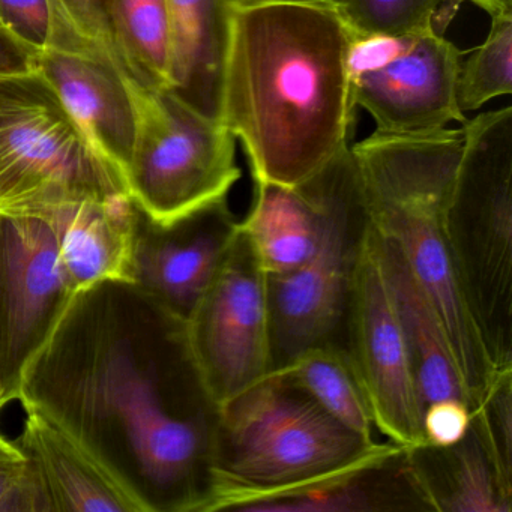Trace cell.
Returning a JSON list of instances; mask_svg holds the SVG:
<instances>
[{"mask_svg": "<svg viewBox=\"0 0 512 512\" xmlns=\"http://www.w3.org/2000/svg\"><path fill=\"white\" fill-rule=\"evenodd\" d=\"M404 448L353 433L277 371L217 409L202 512H257Z\"/></svg>", "mask_w": 512, "mask_h": 512, "instance_id": "277c9868", "label": "cell"}, {"mask_svg": "<svg viewBox=\"0 0 512 512\" xmlns=\"http://www.w3.org/2000/svg\"><path fill=\"white\" fill-rule=\"evenodd\" d=\"M0 410H2V406H0Z\"/></svg>", "mask_w": 512, "mask_h": 512, "instance_id": "1f68e13d", "label": "cell"}, {"mask_svg": "<svg viewBox=\"0 0 512 512\" xmlns=\"http://www.w3.org/2000/svg\"><path fill=\"white\" fill-rule=\"evenodd\" d=\"M0 512H47L34 470L16 440L0 431Z\"/></svg>", "mask_w": 512, "mask_h": 512, "instance_id": "4316f807", "label": "cell"}, {"mask_svg": "<svg viewBox=\"0 0 512 512\" xmlns=\"http://www.w3.org/2000/svg\"><path fill=\"white\" fill-rule=\"evenodd\" d=\"M62 50L91 53L128 77L119 56L110 0H50Z\"/></svg>", "mask_w": 512, "mask_h": 512, "instance_id": "cb8c5ba5", "label": "cell"}, {"mask_svg": "<svg viewBox=\"0 0 512 512\" xmlns=\"http://www.w3.org/2000/svg\"><path fill=\"white\" fill-rule=\"evenodd\" d=\"M319 173L298 187L254 184L250 212L239 221L268 277L289 274L316 250L320 235Z\"/></svg>", "mask_w": 512, "mask_h": 512, "instance_id": "d6986e66", "label": "cell"}, {"mask_svg": "<svg viewBox=\"0 0 512 512\" xmlns=\"http://www.w3.org/2000/svg\"><path fill=\"white\" fill-rule=\"evenodd\" d=\"M35 71L55 92L95 157L127 188L136 118L125 77L98 56L62 49L35 56Z\"/></svg>", "mask_w": 512, "mask_h": 512, "instance_id": "4fadbf2b", "label": "cell"}, {"mask_svg": "<svg viewBox=\"0 0 512 512\" xmlns=\"http://www.w3.org/2000/svg\"><path fill=\"white\" fill-rule=\"evenodd\" d=\"M473 412L466 401L440 400L427 404L422 413L425 445L445 446L460 442L472 424Z\"/></svg>", "mask_w": 512, "mask_h": 512, "instance_id": "83f0119b", "label": "cell"}, {"mask_svg": "<svg viewBox=\"0 0 512 512\" xmlns=\"http://www.w3.org/2000/svg\"><path fill=\"white\" fill-rule=\"evenodd\" d=\"M113 31L125 73L148 88H170L166 0H110Z\"/></svg>", "mask_w": 512, "mask_h": 512, "instance_id": "7402d4cb", "label": "cell"}, {"mask_svg": "<svg viewBox=\"0 0 512 512\" xmlns=\"http://www.w3.org/2000/svg\"><path fill=\"white\" fill-rule=\"evenodd\" d=\"M343 347L370 404L376 430L401 448L424 446V406L379 239L370 224L353 269Z\"/></svg>", "mask_w": 512, "mask_h": 512, "instance_id": "8fae6325", "label": "cell"}, {"mask_svg": "<svg viewBox=\"0 0 512 512\" xmlns=\"http://www.w3.org/2000/svg\"><path fill=\"white\" fill-rule=\"evenodd\" d=\"M445 0H337L335 10L350 34L403 35L433 25Z\"/></svg>", "mask_w": 512, "mask_h": 512, "instance_id": "d4e9b609", "label": "cell"}, {"mask_svg": "<svg viewBox=\"0 0 512 512\" xmlns=\"http://www.w3.org/2000/svg\"><path fill=\"white\" fill-rule=\"evenodd\" d=\"M25 419L16 439L40 485L46 511L148 512L140 497L52 416L20 403Z\"/></svg>", "mask_w": 512, "mask_h": 512, "instance_id": "2e32d148", "label": "cell"}, {"mask_svg": "<svg viewBox=\"0 0 512 512\" xmlns=\"http://www.w3.org/2000/svg\"><path fill=\"white\" fill-rule=\"evenodd\" d=\"M464 53L434 25L403 35L350 34V104L385 134L433 133L467 121L457 104Z\"/></svg>", "mask_w": 512, "mask_h": 512, "instance_id": "30bf717a", "label": "cell"}, {"mask_svg": "<svg viewBox=\"0 0 512 512\" xmlns=\"http://www.w3.org/2000/svg\"><path fill=\"white\" fill-rule=\"evenodd\" d=\"M31 217L52 229L73 295L97 284L137 283L142 214L127 191L64 200Z\"/></svg>", "mask_w": 512, "mask_h": 512, "instance_id": "5bb4252c", "label": "cell"}, {"mask_svg": "<svg viewBox=\"0 0 512 512\" xmlns=\"http://www.w3.org/2000/svg\"><path fill=\"white\" fill-rule=\"evenodd\" d=\"M467 2L481 8L488 16H494L503 11H512V0H467Z\"/></svg>", "mask_w": 512, "mask_h": 512, "instance_id": "4dcf8cb0", "label": "cell"}, {"mask_svg": "<svg viewBox=\"0 0 512 512\" xmlns=\"http://www.w3.org/2000/svg\"><path fill=\"white\" fill-rule=\"evenodd\" d=\"M404 460L425 509L512 511V472L500 463L473 418L460 442L445 448L424 445L404 449Z\"/></svg>", "mask_w": 512, "mask_h": 512, "instance_id": "e0dca14e", "label": "cell"}, {"mask_svg": "<svg viewBox=\"0 0 512 512\" xmlns=\"http://www.w3.org/2000/svg\"><path fill=\"white\" fill-rule=\"evenodd\" d=\"M319 182L316 250L295 271L268 277L272 371L308 347L343 346L353 269L368 227L350 146L320 170Z\"/></svg>", "mask_w": 512, "mask_h": 512, "instance_id": "ba28073f", "label": "cell"}, {"mask_svg": "<svg viewBox=\"0 0 512 512\" xmlns=\"http://www.w3.org/2000/svg\"><path fill=\"white\" fill-rule=\"evenodd\" d=\"M35 70V56L20 46L2 26H0V77L31 73Z\"/></svg>", "mask_w": 512, "mask_h": 512, "instance_id": "f1b7e54d", "label": "cell"}, {"mask_svg": "<svg viewBox=\"0 0 512 512\" xmlns=\"http://www.w3.org/2000/svg\"><path fill=\"white\" fill-rule=\"evenodd\" d=\"M0 26L31 55L61 49L50 0H0Z\"/></svg>", "mask_w": 512, "mask_h": 512, "instance_id": "484cf974", "label": "cell"}, {"mask_svg": "<svg viewBox=\"0 0 512 512\" xmlns=\"http://www.w3.org/2000/svg\"><path fill=\"white\" fill-rule=\"evenodd\" d=\"M347 46L334 7L236 8L221 122L241 142L254 184L298 187L350 146Z\"/></svg>", "mask_w": 512, "mask_h": 512, "instance_id": "7a4b0ae2", "label": "cell"}, {"mask_svg": "<svg viewBox=\"0 0 512 512\" xmlns=\"http://www.w3.org/2000/svg\"><path fill=\"white\" fill-rule=\"evenodd\" d=\"M274 371L307 392L344 427L365 439H374L376 425L370 404L341 344L308 347Z\"/></svg>", "mask_w": 512, "mask_h": 512, "instance_id": "44dd1931", "label": "cell"}, {"mask_svg": "<svg viewBox=\"0 0 512 512\" xmlns=\"http://www.w3.org/2000/svg\"><path fill=\"white\" fill-rule=\"evenodd\" d=\"M73 296L46 221L0 217V406L14 400L20 371Z\"/></svg>", "mask_w": 512, "mask_h": 512, "instance_id": "7c38bea8", "label": "cell"}, {"mask_svg": "<svg viewBox=\"0 0 512 512\" xmlns=\"http://www.w3.org/2000/svg\"><path fill=\"white\" fill-rule=\"evenodd\" d=\"M14 400L52 416L148 512H202L217 410L200 388L184 320L139 284L74 293L23 365Z\"/></svg>", "mask_w": 512, "mask_h": 512, "instance_id": "6da1fadb", "label": "cell"}, {"mask_svg": "<svg viewBox=\"0 0 512 512\" xmlns=\"http://www.w3.org/2000/svg\"><path fill=\"white\" fill-rule=\"evenodd\" d=\"M235 8L257 7V5L269 4H307V5H326L334 7L337 0H233Z\"/></svg>", "mask_w": 512, "mask_h": 512, "instance_id": "f546056e", "label": "cell"}, {"mask_svg": "<svg viewBox=\"0 0 512 512\" xmlns=\"http://www.w3.org/2000/svg\"><path fill=\"white\" fill-rule=\"evenodd\" d=\"M170 91L206 118L221 122L233 0H166Z\"/></svg>", "mask_w": 512, "mask_h": 512, "instance_id": "ac0fdd59", "label": "cell"}, {"mask_svg": "<svg viewBox=\"0 0 512 512\" xmlns=\"http://www.w3.org/2000/svg\"><path fill=\"white\" fill-rule=\"evenodd\" d=\"M125 82L136 118L127 191L140 214L170 227L227 202L242 178L229 128L170 89Z\"/></svg>", "mask_w": 512, "mask_h": 512, "instance_id": "8992f818", "label": "cell"}, {"mask_svg": "<svg viewBox=\"0 0 512 512\" xmlns=\"http://www.w3.org/2000/svg\"><path fill=\"white\" fill-rule=\"evenodd\" d=\"M377 239L412 358L422 406L440 400H461L470 406L436 307L413 277L397 248L379 235Z\"/></svg>", "mask_w": 512, "mask_h": 512, "instance_id": "ffe728a7", "label": "cell"}, {"mask_svg": "<svg viewBox=\"0 0 512 512\" xmlns=\"http://www.w3.org/2000/svg\"><path fill=\"white\" fill-rule=\"evenodd\" d=\"M448 233L470 311L499 368L512 367V107L463 124Z\"/></svg>", "mask_w": 512, "mask_h": 512, "instance_id": "5b68a950", "label": "cell"}, {"mask_svg": "<svg viewBox=\"0 0 512 512\" xmlns=\"http://www.w3.org/2000/svg\"><path fill=\"white\" fill-rule=\"evenodd\" d=\"M463 146L461 127L407 136L374 131L350 149L368 224L397 248L436 307L475 412L508 368L491 358L449 241L448 208Z\"/></svg>", "mask_w": 512, "mask_h": 512, "instance_id": "3957f363", "label": "cell"}, {"mask_svg": "<svg viewBox=\"0 0 512 512\" xmlns=\"http://www.w3.org/2000/svg\"><path fill=\"white\" fill-rule=\"evenodd\" d=\"M188 358L215 410L272 368L268 275L236 229L208 286L184 320Z\"/></svg>", "mask_w": 512, "mask_h": 512, "instance_id": "9c48e42d", "label": "cell"}, {"mask_svg": "<svg viewBox=\"0 0 512 512\" xmlns=\"http://www.w3.org/2000/svg\"><path fill=\"white\" fill-rule=\"evenodd\" d=\"M490 19L484 43L461 61L457 104L464 115L494 98L512 94V11L494 14Z\"/></svg>", "mask_w": 512, "mask_h": 512, "instance_id": "603a6c76", "label": "cell"}, {"mask_svg": "<svg viewBox=\"0 0 512 512\" xmlns=\"http://www.w3.org/2000/svg\"><path fill=\"white\" fill-rule=\"evenodd\" d=\"M127 191L37 71L0 77V217ZM128 193V191H127Z\"/></svg>", "mask_w": 512, "mask_h": 512, "instance_id": "52a82bcc", "label": "cell"}, {"mask_svg": "<svg viewBox=\"0 0 512 512\" xmlns=\"http://www.w3.org/2000/svg\"><path fill=\"white\" fill-rule=\"evenodd\" d=\"M227 202L170 227L142 215L137 235V283L167 311L185 320L214 275L238 229Z\"/></svg>", "mask_w": 512, "mask_h": 512, "instance_id": "9a60e30c", "label": "cell"}]
</instances>
